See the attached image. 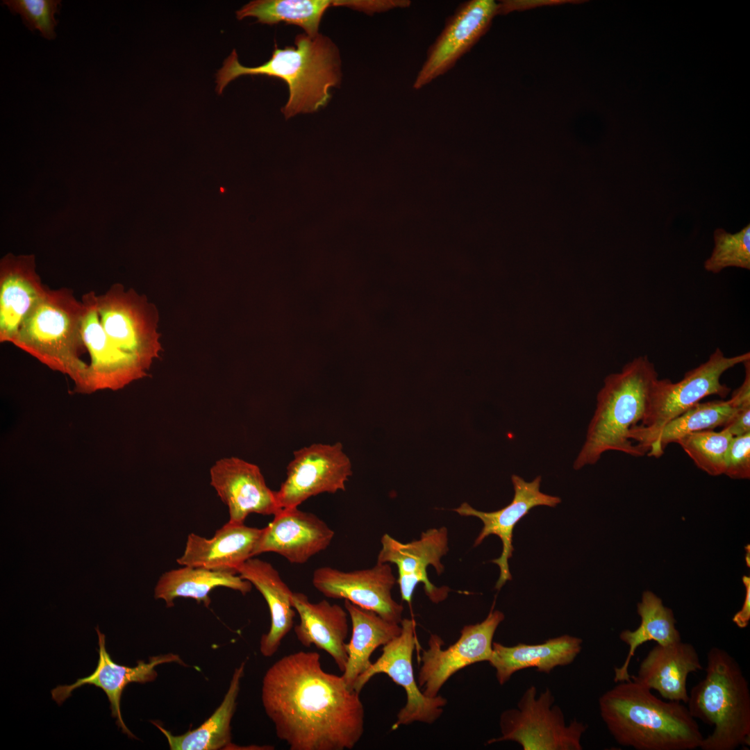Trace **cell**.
Segmentation results:
<instances>
[{"mask_svg": "<svg viewBox=\"0 0 750 750\" xmlns=\"http://www.w3.org/2000/svg\"><path fill=\"white\" fill-rule=\"evenodd\" d=\"M238 574L261 593L268 605L270 628L260 638V651L262 656L271 657L293 627L296 612L292 603L293 592L272 564L256 558L247 560Z\"/></svg>", "mask_w": 750, "mask_h": 750, "instance_id": "26", "label": "cell"}, {"mask_svg": "<svg viewBox=\"0 0 750 750\" xmlns=\"http://www.w3.org/2000/svg\"><path fill=\"white\" fill-rule=\"evenodd\" d=\"M637 612L640 617V626L634 631L626 629L619 634V639L628 646V651L622 665L615 667V682L631 680L629 664L640 645L649 641L665 645L681 640L673 611L665 606L653 592L647 590L642 593Z\"/></svg>", "mask_w": 750, "mask_h": 750, "instance_id": "30", "label": "cell"}, {"mask_svg": "<svg viewBox=\"0 0 750 750\" xmlns=\"http://www.w3.org/2000/svg\"><path fill=\"white\" fill-rule=\"evenodd\" d=\"M750 360V353L727 357L719 348L698 367L685 373L683 378L672 382L668 378L656 381L645 417L640 425L630 433V439L644 455L656 434L670 420L710 395L726 397L731 388L722 383V374L738 364Z\"/></svg>", "mask_w": 750, "mask_h": 750, "instance_id": "7", "label": "cell"}, {"mask_svg": "<svg viewBox=\"0 0 750 750\" xmlns=\"http://www.w3.org/2000/svg\"><path fill=\"white\" fill-rule=\"evenodd\" d=\"M245 662L237 667L221 704L198 728L180 735H174L160 725L152 722L166 737L172 750H218L232 745L231 722L237 706L240 680L244 675Z\"/></svg>", "mask_w": 750, "mask_h": 750, "instance_id": "29", "label": "cell"}, {"mask_svg": "<svg viewBox=\"0 0 750 750\" xmlns=\"http://www.w3.org/2000/svg\"><path fill=\"white\" fill-rule=\"evenodd\" d=\"M96 301L101 324L110 340L148 371L161 350L154 305L119 283L97 295Z\"/></svg>", "mask_w": 750, "mask_h": 750, "instance_id": "9", "label": "cell"}, {"mask_svg": "<svg viewBox=\"0 0 750 750\" xmlns=\"http://www.w3.org/2000/svg\"><path fill=\"white\" fill-rule=\"evenodd\" d=\"M396 582L389 563L377 562L373 567L353 572L322 567L312 576L313 586L325 597L347 600L400 624L403 607L391 593Z\"/></svg>", "mask_w": 750, "mask_h": 750, "instance_id": "16", "label": "cell"}, {"mask_svg": "<svg viewBox=\"0 0 750 750\" xmlns=\"http://www.w3.org/2000/svg\"><path fill=\"white\" fill-rule=\"evenodd\" d=\"M601 717L616 742L637 750H693L703 739L681 702L664 701L631 678L599 699Z\"/></svg>", "mask_w": 750, "mask_h": 750, "instance_id": "3", "label": "cell"}, {"mask_svg": "<svg viewBox=\"0 0 750 750\" xmlns=\"http://www.w3.org/2000/svg\"><path fill=\"white\" fill-rule=\"evenodd\" d=\"M353 0H254L236 12L238 19L254 17L257 22L274 25L280 22L301 27L309 36L318 30L325 11L331 6L352 8Z\"/></svg>", "mask_w": 750, "mask_h": 750, "instance_id": "31", "label": "cell"}, {"mask_svg": "<svg viewBox=\"0 0 750 750\" xmlns=\"http://www.w3.org/2000/svg\"><path fill=\"white\" fill-rule=\"evenodd\" d=\"M33 254L5 255L0 261V342L12 344L28 312L48 287L36 272Z\"/></svg>", "mask_w": 750, "mask_h": 750, "instance_id": "21", "label": "cell"}, {"mask_svg": "<svg viewBox=\"0 0 750 750\" xmlns=\"http://www.w3.org/2000/svg\"><path fill=\"white\" fill-rule=\"evenodd\" d=\"M218 587L245 595L251 590L252 584L232 572L183 566L161 575L154 589V597L163 600L169 608L179 597L191 598L208 607L211 602L210 593Z\"/></svg>", "mask_w": 750, "mask_h": 750, "instance_id": "28", "label": "cell"}, {"mask_svg": "<svg viewBox=\"0 0 750 750\" xmlns=\"http://www.w3.org/2000/svg\"><path fill=\"white\" fill-rule=\"evenodd\" d=\"M261 700L276 736L290 750L352 749L364 732L360 693L326 672L320 655L299 651L265 672Z\"/></svg>", "mask_w": 750, "mask_h": 750, "instance_id": "1", "label": "cell"}, {"mask_svg": "<svg viewBox=\"0 0 750 750\" xmlns=\"http://www.w3.org/2000/svg\"><path fill=\"white\" fill-rule=\"evenodd\" d=\"M85 306L67 288H47L22 323L12 344L52 370L67 375L76 392L87 365L82 326Z\"/></svg>", "mask_w": 750, "mask_h": 750, "instance_id": "6", "label": "cell"}, {"mask_svg": "<svg viewBox=\"0 0 750 750\" xmlns=\"http://www.w3.org/2000/svg\"><path fill=\"white\" fill-rule=\"evenodd\" d=\"M292 603L300 618L299 623L294 628L297 640L304 647L314 644L328 653L343 672L347 662V610L326 600L312 603L301 592H293Z\"/></svg>", "mask_w": 750, "mask_h": 750, "instance_id": "24", "label": "cell"}, {"mask_svg": "<svg viewBox=\"0 0 750 750\" xmlns=\"http://www.w3.org/2000/svg\"><path fill=\"white\" fill-rule=\"evenodd\" d=\"M583 640L575 636L562 635L549 638L542 643H519L505 646L492 642V653L488 660L496 670V677L502 685L516 672L535 667L537 671L549 674L558 666L571 664L582 649Z\"/></svg>", "mask_w": 750, "mask_h": 750, "instance_id": "25", "label": "cell"}, {"mask_svg": "<svg viewBox=\"0 0 750 750\" xmlns=\"http://www.w3.org/2000/svg\"><path fill=\"white\" fill-rule=\"evenodd\" d=\"M723 428L733 437L750 433V407L740 408Z\"/></svg>", "mask_w": 750, "mask_h": 750, "instance_id": "37", "label": "cell"}, {"mask_svg": "<svg viewBox=\"0 0 750 750\" xmlns=\"http://www.w3.org/2000/svg\"><path fill=\"white\" fill-rule=\"evenodd\" d=\"M261 531L244 524L228 522L209 539L190 533L177 563L237 574L247 560L254 557Z\"/></svg>", "mask_w": 750, "mask_h": 750, "instance_id": "22", "label": "cell"}, {"mask_svg": "<svg viewBox=\"0 0 750 750\" xmlns=\"http://www.w3.org/2000/svg\"><path fill=\"white\" fill-rule=\"evenodd\" d=\"M714 247L704 262L707 272L718 274L727 267L750 269V225L736 233L717 228L713 233Z\"/></svg>", "mask_w": 750, "mask_h": 750, "instance_id": "34", "label": "cell"}, {"mask_svg": "<svg viewBox=\"0 0 750 750\" xmlns=\"http://www.w3.org/2000/svg\"><path fill=\"white\" fill-rule=\"evenodd\" d=\"M381 542L382 547L377 562L397 565V582L403 601L410 603L415 590L421 583L424 584L426 596L433 603H438L447 599L450 589L447 586H435L427 575L430 565L435 568L438 574H441L444 569L441 559L449 551L446 527L428 529L422 533L419 540L408 543L401 542L390 535L384 534Z\"/></svg>", "mask_w": 750, "mask_h": 750, "instance_id": "13", "label": "cell"}, {"mask_svg": "<svg viewBox=\"0 0 750 750\" xmlns=\"http://www.w3.org/2000/svg\"><path fill=\"white\" fill-rule=\"evenodd\" d=\"M344 606L351 619L352 632L350 641L345 643L347 662L342 677L353 690L358 676L371 666L373 652L399 635L401 626L347 600H344Z\"/></svg>", "mask_w": 750, "mask_h": 750, "instance_id": "27", "label": "cell"}, {"mask_svg": "<svg viewBox=\"0 0 750 750\" xmlns=\"http://www.w3.org/2000/svg\"><path fill=\"white\" fill-rule=\"evenodd\" d=\"M706 676L689 694L688 709L694 719L712 726L702 750H734L749 745L750 691L738 661L713 647L707 653Z\"/></svg>", "mask_w": 750, "mask_h": 750, "instance_id": "5", "label": "cell"}, {"mask_svg": "<svg viewBox=\"0 0 750 750\" xmlns=\"http://www.w3.org/2000/svg\"><path fill=\"white\" fill-rule=\"evenodd\" d=\"M733 436L722 428L686 434L676 442L701 470L711 476L724 474L726 454Z\"/></svg>", "mask_w": 750, "mask_h": 750, "instance_id": "33", "label": "cell"}, {"mask_svg": "<svg viewBox=\"0 0 750 750\" xmlns=\"http://www.w3.org/2000/svg\"><path fill=\"white\" fill-rule=\"evenodd\" d=\"M352 474L351 463L342 444H313L294 451L287 476L276 496L280 507H298L321 493L344 491Z\"/></svg>", "mask_w": 750, "mask_h": 750, "instance_id": "12", "label": "cell"}, {"mask_svg": "<svg viewBox=\"0 0 750 750\" xmlns=\"http://www.w3.org/2000/svg\"><path fill=\"white\" fill-rule=\"evenodd\" d=\"M210 485L228 506L229 522L244 524L251 513L275 515L282 508L276 491L266 484L260 468L236 457L217 461L210 471Z\"/></svg>", "mask_w": 750, "mask_h": 750, "instance_id": "18", "label": "cell"}, {"mask_svg": "<svg viewBox=\"0 0 750 750\" xmlns=\"http://www.w3.org/2000/svg\"><path fill=\"white\" fill-rule=\"evenodd\" d=\"M511 481L514 488L512 501L504 508L494 512H483L465 502L454 509L462 516H473L479 518L483 526L476 538L474 547L478 546L485 538L494 535L502 542L501 556L492 560L500 569L499 577L495 589L499 590L508 581L512 580L508 560L512 556V533L515 525L534 507L544 506L556 507L561 502L558 497L549 495L540 491L541 476L527 482L519 476L513 474Z\"/></svg>", "mask_w": 750, "mask_h": 750, "instance_id": "17", "label": "cell"}, {"mask_svg": "<svg viewBox=\"0 0 750 750\" xmlns=\"http://www.w3.org/2000/svg\"><path fill=\"white\" fill-rule=\"evenodd\" d=\"M742 582L745 587V597L742 607L733 617V622L740 628L748 626L750 620V578L743 576Z\"/></svg>", "mask_w": 750, "mask_h": 750, "instance_id": "38", "label": "cell"}, {"mask_svg": "<svg viewBox=\"0 0 750 750\" xmlns=\"http://www.w3.org/2000/svg\"><path fill=\"white\" fill-rule=\"evenodd\" d=\"M553 703L549 688L538 696L535 686L528 687L517 708L501 714V735L487 744L512 741L524 750L583 749L581 740L588 725L575 719L567 724L561 708Z\"/></svg>", "mask_w": 750, "mask_h": 750, "instance_id": "8", "label": "cell"}, {"mask_svg": "<svg viewBox=\"0 0 750 750\" xmlns=\"http://www.w3.org/2000/svg\"><path fill=\"white\" fill-rule=\"evenodd\" d=\"M400 624V635L383 646L381 656L358 676L353 688L360 693L374 676L383 673L404 689L406 703L398 712L392 730L415 722L431 724L442 715L443 708L447 703L440 695L425 696L419 688L412 666V653L418 644L416 623L413 619L406 618L402 619Z\"/></svg>", "mask_w": 750, "mask_h": 750, "instance_id": "10", "label": "cell"}, {"mask_svg": "<svg viewBox=\"0 0 750 750\" xmlns=\"http://www.w3.org/2000/svg\"><path fill=\"white\" fill-rule=\"evenodd\" d=\"M494 605L483 621L463 626L458 640L444 649L443 640L436 634L431 635L428 647L420 657L417 678L425 696H438L444 684L459 670L476 662H488L494 633L505 618L502 612L494 610Z\"/></svg>", "mask_w": 750, "mask_h": 750, "instance_id": "11", "label": "cell"}, {"mask_svg": "<svg viewBox=\"0 0 750 750\" xmlns=\"http://www.w3.org/2000/svg\"><path fill=\"white\" fill-rule=\"evenodd\" d=\"M98 635L99 659L96 669L88 676L78 678L72 685H58L51 692L52 699L61 705L76 688L85 685H92L101 688L106 694L110 703L111 716L116 719V724L129 738H136L127 728L122 717L120 702L124 688L131 683H145L153 681L157 676L155 667L165 663L176 662L186 665L178 655L169 653L150 657L149 662L138 660L135 667L121 665L112 660L105 646V635L99 626L95 627Z\"/></svg>", "mask_w": 750, "mask_h": 750, "instance_id": "19", "label": "cell"}, {"mask_svg": "<svg viewBox=\"0 0 750 750\" xmlns=\"http://www.w3.org/2000/svg\"><path fill=\"white\" fill-rule=\"evenodd\" d=\"M14 15H19L25 26L31 31H39L46 39L53 40L56 34L57 21L55 15L58 12L60 1L58 0H3Z\"/></svg>", "mask_w": 750, "mask_h": 750, "instance_id": "35", "label": "cell"}, {"mask_svg": "<svg viewBox=\"0 0 750 750\" xmlns=\"http://www.w3.org/2000/svg\"><path fill=\"white\" fill-rule=\"evenodd\" d=\"M96 299V293L90 291L83 294L81 300L85 306L83 340L90 358L77 390L84 394L122 389L146 376L148 372L110 340L101 324Z\"/></svg>", "mask_w": 750, "mask_h": 750, "instance_id": "15", "label": "cell"}, {"mask_svg": "<svg viewBox=\"0 0 750 750\" xmlns=\"http://www.w3.org/2000/svg\"><path fill=\"white\" fill-rule=\"evenodd\" d=\"M246 75L276 77L287 83L289 97L281 108L286 119L314 112L327 105L330 89L340 83L338 49L319 33L314 37L300 34L294 39V46L281 49L275 42L272 57L253 67L242 65L233 49L216 74V92L221 94L230 82Z\"/></svg>", "mask_w": 750, "mask_h": 750, "instance_id": "2", "label": "cell"}, {"mask_svg": "<svg viewBox=\"0 0 750 750\" xmlns=\"http://www.w3.org/2000/svg\"><path fill=\"white\" fill-rule=\"evenodd\" d=\"M701 669L694 647L680 640L655 646L640 662L637 676H631V678L651 690H656L665 699L687 703L688 676Z\"/></svg>", "mask_w": 750, "mask_h": 750, "instance_id": "23", "label": "cell"}, {"mask_svg": "<svg viewBox=\"0 0 750 750\" xmlns=\"http://www.w3.org/2000/svg\"><path fill=\"white\" fill-rule=\"evenodd\" d=\"M492 0H471L460 5L429 47L412 87L420 89L451 69L479 40L498 14Z\"/></svg>", "mask_w": 750, "mask_h": 750, "instance_id": "14", "label": "cell"}, {"mask_svg": "<svg viewBox=\"0 0 750 750\" xmlns=\"http://www.w3.org/2000/svg\"><path fill=\"white\" fill-rule=\"evenodd\" d=\"M658 378L655 365L646 355L635 358L621 372L605 378L585 442L574 462V469L595 464L608 451L644 456L630 439V433L642 424Z\"/></svg>", "mask_w": 750, "mask_h": 750, "instance_id": "4", "label": "cell"}, {"mask_svg": "<svg viewBox=\"0 0 750 750\" xmlns=\"http://www.w3.org/2000/svg\"><path fill=\"white\" fill-rule=\"evenodd\" d=\"M740 408L736 401L715 400L697 403L685 412L668 422L649 442L647 454L658 458L666 446L676 442L683 435L696 431L725 426Z\"/></svg>", "mask_w": 750, "mask_h": 750, "instance_id": "32", "label": "cell"}, {"mask_svg": "<svg viewBox=\"0 0 750 750\" xmlns=\"http://www.w3.org/2000/svg\"><path fill=\"white\" fill-rule=\"evenodd\" d=\"M724 474L733 479L750 478V433L733 438L726 454Z\"/></svg>", "mask_w": 750, "mask_h": 750, "instance_id": "36", "label": "cell"}, {"mask_svg": "<svg viewBox=\"0 0 750 750\" xmlns=\"http://www.w3.org/2000/svg\"><path fill=\"white\" fill-rule=\"evenodd\" d=\"M334 535L326 523L315 514L298 507L283 508L262 528L254 556L274 552L290 563L303 564L325 550Z\"/></svg>", "mask_w": 750, "mask_h": 750, "instance_id": "20", "label": "cell"}]
</instances>
